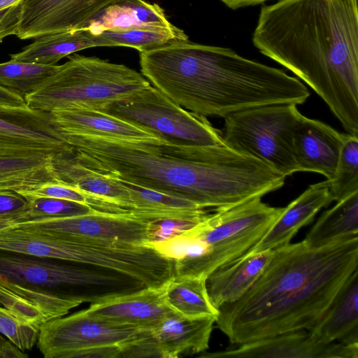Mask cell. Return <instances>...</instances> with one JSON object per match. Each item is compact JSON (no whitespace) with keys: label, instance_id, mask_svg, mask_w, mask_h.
<instances>
[{"label":"cell","instance_id":"6da1fadb","mask_svg":"<svg viewBox=\"0 0 358 358\" xmlns=\"http://www.w3.org/2000/svg\"><path fill=\"white\" fill-rule=\"evenodd\" d=\"M80 164L121 180L189 201L230 208L281 188L285 178L227 145L186 147L62 133Z\"/></svg>","mask_w":358,"mask_h":358},{"label":"cell","instance_id":"7a4b0ae2","mask_svg":"<svg viewBox=\"0 0 358 358\" xmlns=\"http://www.w3.org/2000/svg\"><path fill=\"white\" fill-rule=\"evenodd\" d=\"M252 41L358 136L357 0H279L260 8Z\"/></svg>","mask_w":358,"mask_h":358},{"label":"cell","instance_id":"3957f363","mask_svg":"<svg viewBox=\"0 0 358 358\" xmlns=\"http://www.w3.org/2000/svg\"><path fill=\"white\" fill-rule=\"evenodd\" d=\"M357 268L358 237L315 248L303 241L278 247L248 292L218 308L215 322L236 345L308 331Z\"/></svg>","mask_w":358,"mask_h":358},{"label":"cell","instance_id":"277c9868","mask_svg":"<svg viewBox=\"0 0 358 358\" xmlns=\"http://www.w3.org/2000/svg\"><path fill=\"white\" fill-rule=\"evenodd\" d=\"M0 285L37 306L48 320L84 302H99L145 287L116 271L0 249Z\"/></svg>","mask_w":358,"mask_h":358},{"label":"cell","instance_id":"5b68a950","mask_svg":"<svg viewBox=\"0 0 358 358\" xmlns=\"http://www.w3.org/2000/svg\"><path fill=\"white\" fill-rule=\"evenodd\" d=\"M282 210L268 206L258 197L208 214L183 232L190 240L192 257L174 262L173 275L206 279L215 269L252 248Z\"/></svg>","mask_w":358,"mask_h":358},{"label":"cell","instance_id":"8992f818","mask_svg":"<svg viewBox=\"0 0 358 358\" xmlns=\"http://www.w3.org/2000/svg\"><path fill=\"white\" fill-rule=\"evenodd\" d=\"M150 85L141 73L123 64L74 55L24 98L28 108L46 113L70 108L98 110Z\"/></svg>","mask_w":358,"mask_h":358},{"label":"cell","instance_id":"52a82bcc","mask_svg":"<svg viewBox=\"0 0 358 358\" xmlns=\"http://www.w3.org/2000/svg\"><path fill=\"white\" fill-rule=\"evenodd\" d=\"M301 113L297 105L278 103L242 109L224 117V141L285 177L298 171L294 133Z\"/></svg>","mask_w":358,"mask_h":358},{"label":"cell","instance_id":"ba28073f","mask_svg":"<svg viewBox=\"0 0 358 358\" xmlns=\"http://www.w3.org/2000/svg\"><path fill=\"white\" fill-rule=\"evenodd\" d=\"M157 138L186 147L225 144L222 132L207 118L189 112L151 85L98 109Z\"/></svg>","mask_w":358,"mask_h":358},{"label":"cell","instance_id":"9c48e42d","mask_svg":"<svg viewBox=\"0 0 358 358\" xmlns=\"http://www.w3.org/2000/svg\"><path fill=\"white\" fill-rule=\"evenodd\" d=\"M150 335V329L114 325L83 310L47 321L36 344L45 358H117Z\"/></svg>","mask_w":358,"mask_h":358},{"label":"cell","instance_id":"30bf717a","mask_svg":"<svg viewBox=\"0 0 358 358\" xmlns=\"http://www.w3.org/2000/svg\"><path fill=\"white\" fill-rule=\"evenodd\" d=\"M150 220L133 211L110 213L95 210L85 215L20 223L15 226L106 244L146 247L150 245Z\"/></svg>","mask_w":358,"mask_h":358},{"label":"cell","instance_id":"8fae6325","mask_svg":"<svg viewBox=\"0 0 358 358\" xmlns=\"http://www.w3.org/2000/svg\"><path fill=\"white\" fill-rule=\"evenodd\" d=\"M67 146L49 113L0 106V155H54Z\"/></svg>","mask_w":358,"mask_h":358},{"label":"cell","instance_id":"7c38bea8","mask_svg":"<svg viewBox=\"0 0 358 358\" xmlns=\"http://www.w3.org/2000/svg\"><path fill=\"white\" fill-rule=\"evenodd\" d=\"M117 0H22L16 36L26 40L81 29Z\"/></svg>","mask_w":358,"mask_h":358},{"label":"cell","instance_id":"4fadbf2b","mask_svg":"<svg viewBox=\"0 0 358 358\" xmlns=\"http://www.w3.org/2000/svg\"><path fill=\"white\" fill-rule=\"evenodd\" d=\"M206 358H358V343L315 342L306 330H299L207 353Z\"/></svg>","mask_w":358,"mask_h":358},{"label":"cell","instance_id":"5bb4252c","mask_svg":"<svg viewBox=\"0 0 358 358\" xmlns=\"http://www.w3.org/2000/svg\"><path fill=\"white\" fill-rule=\"evenodd\" d=\"M85 312L114 325L151 329L175 313L166 303L163 286L138 290L92 303Z\"/></svg>","mask_w":358,"mask_h":358},{"label":"cell","instance_id":"9a60e30c","mask_svg":"<svg viewBox=\"0 0 358 358\" xmlns=\"http://www.w3.org/2000/svg\"><path fill=\"white\" fill-rule=\"evenodd\" d=\"M346 134L327 124L300 115L294 133V151L299 172H314L333 179Z\"/></svg>","mask_w":358,"mask_h":358},{"label":"cell","instance_id":"2e32d148","mask_svg":"<svg viewBox=\"0 0 358 358\" xmlns=\"http://www.w3.org/2000/svg\"><path fill=\"white\" fill-rule=\"evenodd\" d=\"M334 201L329 180L313 184L283 210L263 237L248 252L256 254L290 243L296 233Z\"/></svg>","mask_w":358,"mask_h":358},{"label":"cell","instance_id":"e0dca14e","mask_svg":"<svg viewBox=\"0 0 358 358\" xmlns=\"http://www.w3.org/2000/svg\"><path fill=\"white\" fill-rule=\"evenodd\" d=\"M215 317H187L172 313L150 329L153 345L161 358L204 352L209 346Z\"/></svg>","mask_w":358,"mask_h":358},{"label":"cell","instance_id":"ac0fdd59","mask_svg":"<svg viewBox=\"0 0 358 358\" xmlns=\"http://www.w3.org/2000/svg\"><path fill=\"white\" fill-rule=\"evenodd\" d=\"M52 163L57 182L73 187L104 203L133 210L129 191L120 180L80 164L66 148L52 155Z\"/></svg>","mask_w":358,"mask_h":358},{"label":"cell","instance_id":"d6986e66","mask_svg":"<svg viewBox=\"0 0 358 358\" xmlns=\"http://www.w3.org/2000/svg\"><path fill=\"white\" fill-rule=\"evenodd\" d=\"M49 113L55 127L62 133L133 142L164 141L145 130L96 109L70 108Z\"/></svg>","mask_w":358,"mask_h":358},{"label":"cell","instance_id":"ffe728a7","mask_svg":"<svg viewBox=\"0 0 358 358\" xmlns=\"http://www.w3.org/2000/svg\"><path fill=\"white\" fill-rule=\"evenodd\" d=\"M320 344L358 343V268L346 280L321 319L309 330Z\"/></svg>","mask_w":358,"mask_h":358},{"label":"cell","instance_id":"44dd1931","mask_svg":"<svg viewBox=\"0 0 358 358\" xmlns=\"http://www.w3.org/2000/svg\"><path fill=\"white\" fill-rule=\"evenodd\" d=\"M272 255L273 250L256 254L245 253L213 271L206 279L213 305L218 309L240 299L262 274Z\"/></svg>","mask_w":358,"mask_h":358},{"label":"cell","instance_id":"7402d4cb","mask_svg":"<svg viewBox=\"0 0 358 358\" xmlns=\"http://www.w3.org/2000/svg\"><path fill=\"white\" fill-rule=\"evenodd\" d=\"M164 10L157 3L143 0H117L111 3L81 29L97 34L105 30L125 31L136 28L169 29L173 27Z\"/></svg>","mask_w":358,"mask_h":358},{"label":"cell","instance_id":"603a6c76","mask_svg":"<svg viewBox=\"0 0 358 358\" xmlns=\"http://www.w3.org/2000/svg\"><path fill=\"white\" fill-rule=\"evenodd\" d=\"M23 50L10 55L14 61L43 65H56L62 58L76 52L101 46L98 34L87 29L45 34Z\"/></svg>","mask_w":358,"mask_h":358},{"label":"cell","instance_id":"cb8c5ba5","mask_svg":"<svg viewBox=\"0 0 358 358\" xmlns=\"http://www.w3.org/2000/svg\"><path fill=\"white\" fill-rule=\"evenodd\" d=\"M358 237V192L324 211L303 241L315 248Z\"/></svg>","mask_w":358,"mask_h":358},{"label":"cell","instance_id":"d4e9b609","mask_svg":"<svg viewBox=\"0 0 358 358\" xmlns=\"http://www.w3.org/2000/svg\"><path fill=\"white\" fill-rule=\"evenodd\" d=\"M53 155H0V190L28 192L57 182Z\"/></svg>","mask_w":358,"mask_h":358},{"label":"cell","instance_id":"484cf974","mask_svg":"<svg viewBox=\"0 0 358 358\" xmlns=\"http://www.w3.org/2000/svg\"><path fill=\"white\" fill-rule=\"evenodd\" d=\"M166 304L176 313L187 317L213 316L218 309L211 303L206 279L198 277L173 275L163 285Z\"/></svg>","mask_w":358,"mask_h":358},{"label":"cell","instance_id":"4316f807","mask_svg":"<svg viewBox=\"0 0 358 358\" xmlns=\"http://www.w3.org/2000/svg\"><path fill=\"white\" fill-rule=\"evenodd\" d=\"M101 46H124L148 51L176 41L188 40L183 30L173 27L169 29L136 28L125 31H102L97 34Z\"/></svg>","mask_w":358,"mask_h":358},{"label":"cell","instance_id":"83f0119b","mask_svg":"<svg viewBox=\"0 0 358 358\" xmlns=\"http://www.w3.org/2000/svg\"><path fill=\"white\" fill-rule=\"evenodd\" d=\"M59 65H43L10 60L0 64V86L24 97L55 74Z\"/></svg>","mask_w":358,"mask_h":358},{"label":"cell","instance_id":"f1b7e54d","mask_svg":"<svg viewBox=\"0 0 358 358\" xmlns=\"http://www.w3.org/2000/svg\"><path fill=\"white\" fill-rule=\"evenodd\" d=\"M329 183L333 199L336 202L358 192V136L346 133L334 176Z\"/></svg>","mask_w":358,"mask_h":358},{"label":"cell","instance_id":"f546056e","mask_svg":"<svg viewBox=\"0 0 358 358\" xmlns=\"http://www.w3.org/2000/svg\"><path fill=\"white\" fill-rule=\"evenodd\" d=\"M22 196L27 200V205L17 224L74 217L96 210L88 204L69 200Z\"/></svg>","mask_w":358,"mask_h":358},{"label":"cell","instance_id":"4dcf8cb0","mask_svg":"<svg viewBox=\"0 0 358 358\" xmlns=\"http://www.w3.org/2000/svg\"><path fill=\"white\" fill-rule=\"evenodd\" d=\"M41 327L26 322L0 306V334L20 350H29L37 343Z\"/></svg>","mask_w":358,"mask_h":358},{"label":"cell","instance_id":"1f68e13d","mask_svg":"<svg viewBox=\"0 0 358 358\" xmlns=\"http://www.w3.org/2000/svg\"><path fill=\"white\" fill-rule=\"evenodd\" d=\"M0 304L19 319L39 327L48 321L37 306L1 285Z\"/></svg>","mask_w":358,"mask_h":358},{"label":"cell","instance_id":"d6a6232c","mask_svg":"<svg viewBox=\"0 0 358 358\" xmlns=\"http://www.w3.org/2000/svg\"><path fill=\"white\" fill-rule=\"evenodd\" d=\"M206 217L202 219H189L169 217L150 220L149 224V246L150 247L154 243L163 241L183 233L203 220Z\"/></svg>","mask_w":358,"mask_h":358},{"label":"cell","instance_id":"836d02e7","mask_svg":"<svg viewBox=\"0 0 358 358\" xmlns=\"http://www.w3.org/2000/svg\"><path fill=\"white\" fill-rule=\"evenodd\" d=\"M27 205V200L19 192L0 190V217L13 220L17 224Z\"/></svg>","mask_w":358,"mask_h":358},{"label":"cell","instance_id":"e575fe53","mask_svg":"<svg viewBox=\"0 0 358 358\" xmlns=\"http://www.w3.org/2000/svg\"><path fill=\"white\" fill-rule=\"evenodd\" d=\"M21 1L0 10V42L10 35H17L21 17Z\"/></svg>","mask_w":358,"mask_h":358},{"label":"cell","instance_id":"d590c367","mask_svg":"<svg viewBox=\"0 0 358 358\" xmlns=\"http://www.w3.org/2000/svg\"><path fill=\"white\" fill-rule=\"evenodd\" d=\"M0 106L26 107L24 98L17 92L0 86Z\"/></svg>","mask_w":358,"mask_h":358},{"label":"cell","instance_id":"8d00e7d4","mask_svg":"<svg viewBox=\"0 0 358 358\" xmlns=\"http://www.w3.org/2000/svg\"><path fill=\"white\" fill-rule=\"evenodd\" d=\"M28 355L0 334V357L25 358Z\"/></svg>","mask_w":358,"mask_h":358},{"label":"cell","instance_id":"74e56055","mask_svg":"<svg viewBox=\"0 0 358 358\" xmlns=\"http://www.w3.org/2000/svg\"><path fill=\"white\" fill-rule=\"evenodd\" d=\"M227 7L236 10L241 8L254 6L269 0H220Z\"/></svg>","mask_w":358,"mask_h":358},{"label":"cell","instance_id":"f35d334b","mask_svg":"<svg viewBox=\"0 0 358 358\" xmlns=\"http://www.w3.org/2000/svg\"><path fill=\"white\" fill-rule=\"evenodd\" d=\"M16 222L10 219L0 217V230L14 227Z\"/></svg>","mask_w":358,"mask_h":358},{"label":"cell","instance_id":"ab89813d","mask_svg":"<svg viewBox=\"0 0 358 358\" xmlns=\"http://www.w3.org/2000/svg\"><path fill=\"white\" fill-rule=\"evenodd\" d=\"M21 1L22 0H0V10Z\"/></svg>","mask_w":358,"mask_h":358}]
</instances>
